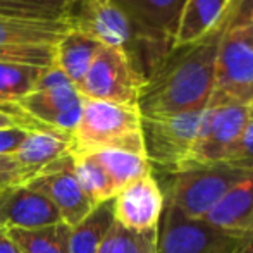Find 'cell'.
<instances>
[{"instance_id": "1", "label": "cell", "mask_w": 253, "mask_h": 253, "mask_svg": "<svg viewBox=\"0 0 253 253\" xmlns=\"http://www.w3.org/2000/svg\"><path fill=\"white\" fill-rule=\"evenodd\" d=\"M245 2L229 0L212 30L195 42L176 45L162 57L141 90V116H176L207 109L213 91L219 45Z\"/></svg>"}, {"instance_id": "2", "label": "cell", "mask_w": 253, "mask_h": 253, "mask_svg": "<svg viewBox=\"0 0 253 253\" xmlns=\"http://www.w3.org/2000/svg\"><path fill=\"white\" fill-rule=\"evenodd\" d=\"M67 23L103 47L119 48L143 81L167 53L150 43L112 0H74Z\"/></svg>"}, {"instance_id": "3", "label": "cell", "mask_w": 253, "mask_h": 253, "mask_svg": "<svg viewBox=\"0 0 253 253\" xmlns=\"http://www.w3.org/2000/svg\"><path fill=\"white\" fill-rule=\"evenodd\" d=\"M71 141L73 152L126 150L145 155L140 109L83 98L80 123Z\"/></svg>"}, {"instance_id": "4", "label": "cell", "mask_w": 253, "mask_h": 253, "mask_svg": "<svg viewBox=\"0 0 253 253\" xmlns=\"http://www.w3.org/2000/svg\"><path fill=\"white\" fill-rule=\"evenodd\" d=\"M250 3L252 0L243 3L219 45L213 91L209 105H247L253 98V23L250 19Z\"/></svg>"}, {"instance_id": "5", "label": "cell", "mask_w": 253, "mask_h": 253, "mask_svg": "<svg viewBox=\"0 0 253 253\" xmlns=\"http://www.w3.org/2000/svg\"><path fill=\"white\" fill-rule=\"evenodd\" d=\"M248 170L227 164H191L169 172L164 200L190 219H203Z\"/></svg>"}, {"instance_id": "6", "label": "cell", "mask_w": 253, "mask_h": 253, "mask_svg": "<svg viewBox=\"0 0 253 253\" xmlns=\"http://www.w3.org/2000/svg\"><path fill=\"white\" fill-rule=\"evenodd\" d=\"M253 238L224 233L203 219H190L164 203L157 226V253H250Z\"/></svg>"}, {"instance_id": "7", "label": "cell", "mask_w": 253, "mask_h": 253, "mask_svg": "<svg viewBox=\"0 0 253 253\" xmlns=\"http://www.w3.org/2000/svg\"><path fill=\"white\" fill-rule=\"evenodd\" d=\"M16 103L40 126L73 136L81 117L83 97L69 78L53 64L42 74L37 88Z\"/></svg>"}, {"instance_id": "8", "label": "cell", "mask_w": 253, "mask_h": 253, "mask_svg": "<svg viewBox=\"0 0 253 253\" xmlns=\"http://www.w3.org/2000/svg\"><path fill=\"white\" fill-rule=\"evenodd\" d=\"M202 114L203 110L176 116H141L145 157L152 169L157 166L169 174L190 166Z\"/></svg>"}, {"instance_id": "9", "label": "cell", "mask_w": 253, "mask_h": 253, "mask_svg": "<svg viewBox=\"0 0 253 253\" xmlns=\"http://www.w3.org/2000/svg\"><path fill=\"white\" fill-rule=\"evenodd\" d=\"M69 30L67 21L0 16V62L52 67L57 43Z\"/></svg>"}, {"instance_id": "10", "label": "cell", "mask_w": 253, "mask_h": 253, "mask_svg": "<svg viewBox=\"0 0 253 253\" xmlns=\"http://www.w3.org/2000/svg\"><path fill=\"white\" fill-rule=\"evenodd\" d=\"M143 84V78L119 48L102 45L78 91L90 100L138 105Z\"/></svg>"}, {"instance_id": "11", "label": "cell", "mask_w": 253, "mask_h": 253, "mask_svg": "<svg viewBox=\"0 0 253 253\" xmlns=\"http://www.w3.org/2000/svg\"><path fill=\"white\" fill-rule=\"evenodd\" d=\"M250 121L247 105H209L202 114L191 164H224ZM190 164V166H191Z\"/></svg>"}, {"instance_id": "12", "label": "cell", "mask_w": 253, "mask_h": 253, "mask_svg": "<svg viewBox=\"0 0 253 253\" xmlns=\"http://www.w3.org/2000/svg\"><path fill=\"white\" fill-rule=\"evenodd\" d=\"M26 184L43 193L59 210L64 222L71 227L76 226L95 209L76 179L73 153H67L52 162Z\"/></svg>"}, {"instance_id": "13", "label": "cell", "mask_w": 253, "mask_h": 253, "mask_svg": "<svg viewBox=\"0 0 253 253\" xmlns=\"http://www.w3.org/2000/svg\"><path fill=\"white\" fill-rule=\"evenodd\" d=\"M133 26L160 50L174 47L177 24L186 0H112Z\"/></svg>"}, {"instance_id": "14", "label": "cell", "mask_w": 253, "mask_h": 253, "mask_svg": "<svg viewBox=\"0 0 253 253\" xmlns=\"http://www.w3.org/2000/svg\"><path fill=\"white\" fill-rule=\"evenodd\" d=\"M112 202L114 220L131 231L157 229L166 203L153 172L119 190Z\"/></svg>"}, {"instance_id": "15", "label": "cell", "mask_w": 253, "mask_h": 253, "mask_svg": "<svg viewBox=\"0 0 253 253\" xmlns=\"http://www.w3.org/2000/svg\"><path fill=\"white\" fill-rule=\"evenodd\" d=\"M64 222L55 205L28 184L0 191V226L7 229H38Z\"/></svg>"}, {"instance_id": "16", "label": "cell", "mask_w": 253, "mask_h": 253, "mask_svg": "<svg viewBox=\"0 0 253 253\" xmlns=\"http://www.w3.org/2000/svg\"><path fill=\"white\" fill-rule=\"evenodd\" d=\"M203 220L238 238H253V172L238 181Z\"/></svg>"}, {"instance_id": "17", "label": "cell", "mask_w": 253, "mask_h": 253, "mask_svg": "<svg viewBox=\"0 0 253 253\" xmlns=\"http://www.w3.org/2000/svg\"><path fill=\"white\" fill-rule=\"evenodd\" d=\"M71 152H73L71 136L52 129H35L28 133L26 140L12 155L28 172L37 176L47 166Z\"/></svg>"}, {"instance_id": "18", "label": "cell", "mask_w": 253, "mask_h": 253, "mask_svg": "<svg viewBox=\"0 0 253 253\" xmlns=\"http://www.w3.org/2000/svg\"><path fill=\"white\" fill-rule=\"evenodd\" d=\"M100 48L102 45L91 37L78 30H69L55 47V66L74 86L80 88Z\"/></svg>"}, {"instance_id": "19", "label": "cell", "mask_w": 253, "mask_h": 253, "mask_svg": "<svg viewBox=\"0 0 253 253\" xmlns=\"http://www.w3.org/2000/svg\"><path fill=\"white\" fill-rule=\"evenodd\" d=\"M229 0H186L177 24L174 47L198 40L212 30Z\"/></svg>"}, {"instance_id": "20", "label": "cell", "mask_w": 253, "mask_h": 253, "mask_svg": "<svg viewBox=\"0 0 253 253\" xmlns=\"http://www.w3.org/2000/svg\"><path fill=\"white\" fill-rule=\"evenodd\" d=\"M114 200V198H112ZM97 205L83 220L71 227L69 253H97L114 222V202Z\"/></svg>"}, {"instance_id": "21", "label": "cell", "mask_w": 253, "mask_h": 253, "mask_svg": "<svg viewBox=\"0 0 253 253\" xmlns=\"http://www.w3.org/2000/svg\"><path fill=\"white\" fill-rule=\"evenodd\" d=\"M88 153H91L95 160L100 164L117 191L133 181L153 172L148 159L140 153L126 150H98Z\"/></svg>"}, {"instance_id": "22", "label": "cell", "mask_w": 253, "mask_h": 253, "mask_svg": "<svg viewBox=\"0 0 253 253\" xmlns=\"http://www.w3.org/2000/svg\"><path fill=\"white\" fill-rule=\"evenodd\" d=\"M71 226L66 222L38 229H9L19 253H69Z\"/></svg>"}, {"instance_id": "23", "label": "cell", "mask_w": 253, "mask_h": 253, "mask_svg": "<svg viewBox=\"0 0 253 253\" xmlns=\"http://www.w3.org/2000/svg\"><path fill=\"white\" fill-rule=\"evenodd\" d=\"M73 153L74 174L80 183L81 190L84 191L88 198L95 207L103 202L112 200L117 195L110 177L102 169L100 164L95 160V157L88 152H71Z\"/></svg>"}, {"instance_id": "24", "label": "cell", "mask_w": 253, "mask_h": 253, "mask_svg": "<svg viewBox=\"0 0 253 253\" xmlns=\"http://www.w3.org/2000/svg\"><path fill=\"white\" fill-rule=\"evenodd\" d=\"M45 69L47 67L0 62V98L9 103L19 102L37 88Z\"/></svg>"}, {"instance_id": "25", "label": "cell", "mask_w": 253, "mask_h": 253, "mask_svg": "<svg viewBox=\"0 0 253 253\" xmlns=\"http://www.w3.org/2000/svg\"><path fill=\"white\" fill-rule=\"evenodd\" d=\"M97 253H157V229L131 231L114 220Z\"/></svg>"}, {"instance_id": "26", "label": "cell", "mask_w": 253, "mask_h": 253, "mask_svg": "<svg viewBox=\"0 0 253 253\" xmlns=\"http://www.w3.org/2000/svg\"><path fill=\"white\" fill-rule=\"evenodd\" d=\"M74 0H0L3 16L38 21H67Z\"/></svg>"}, {"instance_id": "27", "label": "cell", "mask_w": 253, "mask_h": 253, "mask_svg": "<svg viewBox=\"0 0 253 253\" xmlns=\"http://www.w3.org/2000/svg\"><path fill=\"white\" fill-rule=\"evenodd\" d=\"M224 164L231 167H236L241 170L253 172V121L250 119L245 126L238 143L234 145L233 152L229 153Z\"/></svg>"}, {"instance_id": "28", "label": "cell", "mask_w": 253, "mask_h": 253, "mask_svg": "<svg viewBox=\"0 0 253 253\" xmlns=\"http://www.w3.org/2000/svg\"><path fill=\"white\" fill-rule=\"evenodd\" d=\"M33 177V174L28 172L14 155H0V191L26 184Z\"/></svg>"}, {"instance_id": "29", "label": "cell", "mask_w": 253, "mask_h": 253, "mask_svg": "<svg viewBox=\"0 0 253 253\" xmlns=\"http://www.w3.org/2000/svg\"><path fill=\"white\" fill-rule=\"evenodd\" d=\"M5 127H24V129L30 131L47 129V127L35 123L30 116H26L19 109L17 103H3V105H0V129H5Z\"/></svg>"}, {"instance_id": "30", "label": "cell", "mask_w": 253, "mask_h": 253, "mask_svg": "<svg viewBox=\"0 0 253 253\" xmlns=\"http://www.w3.org/2000/svg\"><path fill=\"white\" fill-rule=\"evenodd\" d=\"M30 129L24 127H5L0 129V155H12L26 140Z\"/></svg>"}, {"instance_id": "31", "label": "cell", "mask_w": 253, "mask_h": 253, "mask_svg": "<svg viewBox=\"0 0 253 253\" xmlns=\"http://www.w3.org/2000/svg\"><path fill=\"white\" fill-rule=\"evenodd\" d=\"M0 253H19V248L10 238L9 229L3 226H0Z\"/></svg>"}, {"instance_id": "32", "label": "cell", "mask_w": 253, "mask_h": 253, "mask_svg": "<svg viewBox=\"0 0 253 253\" xmlns=\"http://www.w3.org/2000/svg\"><path fill=\"white\" fill-rule=\"evenodd\" d=\"M247 110H248V117L253 121V98L247 103Z\"/></svg>"}, {"instance_id": "33", "label": "cell", "mask_w": 253, "mask_h": 253, "mask_svg": "<svg viewBox=\"0 0 253 253\" xmlns=\"http://www.w3.org/2000/svg\"><path fill=\"white\" fill-rule=\"evenodd\" d=\"M250 19H252V23H253V0H252V3H250Z\"/></svg>"}, {"instance_id": "34", "label": "cell", "mask_w": 253, "mask_h": 253, "mask_svg": "<svg viewBox=\"0 0 253 253\" xmlns=\"http://www.w3.org/2000/svg\"><path fill=\"white\" fill-rule=\"evenodd\" d=\"M3 103H9V102H3L2 98H0V105H3Z\"/></svg>"}, {"instance_id": "35", "label": "cell", "mask_w": 253, "mask_h": 253, "mask_svg": "<svg viewBox=\"0 0 253 253\" xmlns=\"http://www.w3.org/2000/svg\"><path fill=\"white\" fill-rule=\"evenodd\" d=\"M0 16H3V14H2V3H0Z\"/></svg>"}]
</instances>
